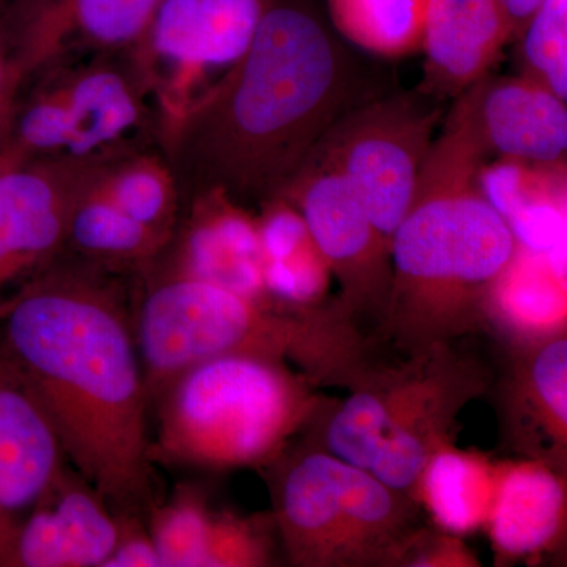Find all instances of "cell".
Wrapping results in <instances>:
<instances>
[{
  "instance_id": "12",
  "label": "cell",
  "mask_w": 567,
  "mask_h": 567,
  "mask_svg": "<svg viewBox=\"0 0 567 567\" xmlns=\"http://www.w3.org/2000/svg\"><path fill=\"white\" fill-rule=\"evenodd\" d=\"M121 516L63 461L14 536L9 567H103Z\"/></svg>"
},
{
  "instance_id": "9",
  "label": "cell",
  "mask_w": 567,
  "mask_h": 567,
  "mask_svg": "<svg viewBox=\"0 0 567 567\" xmlns=\"http://www.w3.org/2000/svg\"><path fill=\"white\" fill-rule=\"evenodd\" d=\"M303 215L320 252L339 282L336 298L347 319L377 323L390 300L391 245L377 229L363 200L344 175L306 164L281 194Z\"/></svg>"
},
{
  "instance_id": "8",
  "label": "cell",
  "mask_w": 567,
  "mask_h": 567,
  "mask_svg": "<svg viewBox=\"0 0 567 567\" xmlns=\"http://www.w3.org/2000/svg\"><path fill=\"white\" fill-rule=\"evenodd\" d=\"M445 111L417 89L377 93L341 115L306 164L344 175L391 245Z\"/></svg>"
},
{
  "instance_id": "5",
  "label": "cell",
  "mask_w": 567,
  "mask_h": 567,
  "mask_svg": "<svg viewBox=\"0 0 567 567\" xmlns=\"http://www.w3.org/2000/svg\"><path fill=\"white\" fill-rule=\"evenodd\" d=\"M315 386L303 372L262 354L194 364L152 401V464L265 468L327 404Z\"/></svg>"
},
{
  "instance_id": "1",
  "label": "cell",
  "mask_w": 567,
  "mask_h": 567,
  "mask_svg": "<svg viewBox=\"0 0 567 567\" xmlns=\"http://www.w3.org/2000/svg\"><path fill=\"white\" fill-rule=\"evenodd\" d=\"M55 259L0 301V349L39 399L66 462L115 513L145 516L155 502L151 402L133 303L115 274Z\"/></svg>"
},
{
  "instance_id": "7",
  "label": "cell",
  "mask_w": 567,
  "mask_h": 567,
  "mask_svg": "<svg viewBox=\"0 0 567 567\" xmlns=\"http://www.w3.org/2000/svg\"><path fill=\"white\" fill-rule=\"evenodd\" d=\"M276 536L298 567L410 566L427 532L421 503L317 445L270 465Z\"/></svg>"
},
{
  "instance_id": "16",
  "label": "cell",
  "mask_w": 567,
  "mask_h": 567,
  "mask_svg": "<svg viewBox=\"0 0 567 567\" xmlns=\"http://www.w3.org/2000/svg\"><path fill=\"white\" fill-rule=\"evenodd\" d=\"M565 476L528 458L496 466L486 527L499 559L535 557L561 540L566 527Z\"/></svg>"
},
{
  "instance_id": "3",
  "label": "cell",
  "mask_w": 567,
  "mask_h": 567,
  "mask_svg": "<svg viewBox=\"0 0 567 567\" xmlns=\"http://www.w3.org/2000/svg\"><path fill=\"white\" fill-rule=\"evenodd\" d=\"M487 162L464 130L445 121L421 166L391 244L393 281L379 327L402 354L488 324L492 289L517 241L481 188Z\"/></svg>"
},
{
  "instance_id": "24",
  "label": "cell",
  "mask_w": 567,
  "mask_h": 567,
  "mask_svg": "<svg viewBox=\"0 0 567 567\" xmlns=\"http://www.w3.org/2000/svg\"><path fill=\"white\" fill-rule=\"evenodd\" d=\"M89 186L134 221L173 238L178 208L177 178L173 169L151 156L100 162Z\"/></svg>"
},
{
  "instance_id": "26",
  "label": "cell",
  "mask_w": 567,
  "mask_h": 567,
  "mask_svg": "<svg viewBox=\"0 0 567 567\" xmlns=\"http://www.w3.org/2000/svg\"><path fill=\"white\" fill-rule=\"evenodd\" d=\"M213 513L207 498L181 486L164 502H153L145 525L162 567H204Z\"/></svg>"
},
{
  "instance_id": "20",
  "label": "cell",
  "mask_w": 567,
  "mask_h": 567,
  "mask_svg": "<svg viewBox=\"0 0 567 567\" xmlns=\"http://www.w3.org/2000/svg\"><path fill=\"white\" fill-rule=\"evenodd\" d=\"M200 0H158L136 44L141 69L158 95L166 130L192 104L196 81L197 11Z\"/></svg>"
},
{
  "instance_id": "14",
  "label": "cell",
  "mask_w": 567,
  "mask_h": 567,
  "mask_svg": "<svg viewBox=\"0 0 567 567\" xmlns=\"http://www.w3.org/2000/svg\"><path fill=\"white\" fill-rule=\"evenodd\" d=\"M164 271L275 305L264 286L256 216L221 188L196 193Z\"/></svg>"
},
{
  "instance_id": "29",
  "label": "cell",
  "mask_w": 567,
  "mask_h": 567,
  "mask_svg": "<svg viewBox=\"0 0 567 567\" xmlns=\"http://www.w3.org/2000/svg\"><path fill=\"white\" fill-rule=\"evenodd\" d=\"M274 535L271 516L241 517L230 511H215L204 567L270 566Z\"/></svg>"
},
{
  "instance_id": "22",
  "label": "cell",
  "mask_w": 567,
  "mask_h": 567,
  "mask_svg": "<svg viewBox=\"0 0 567 567\" xmlns=\"http://www.w3.org/2000/svg\"><path fill=\"white\" fill-rule=\"evenodd\" d=\"M496 466L454 446L439 451L425 466L417 499L435 524L451 535L486 527L496 484Z\"/></svg>"
},
{
  "instance_id": "6",
  "label": "cell",
  "mask_w": 567,
  "mask_h": 567,
  "mask_svg": "<svg viewBox=\"0 0 567 567\" xmlns=\"http://www.w3.org/2000/svg\"><path fill=\"white\" fill-rule=\"evenodd\" d=\"M488 385L486 365L453 342L398 364L371 360L347 382L344 401L324 404L315 417L322 450L417 499L429 461L454 446L457 416Z\"/></svg>"
},
{
  "instance_id": "13",
  "label": "cell",
  "mask_w": 567,
  "mask_h": 567,
  "mask_svg": "<svg viewBox=\"0 0 567 567\" xmlns=\"http://www.w3.org/2000/svg\"><path fill=\"white\" fill-rule=\"evenodd\" d=\"M65 456L32 388L0 349V567Z\"/></svg>"
},
{
  "instance_id": "19",
  "label": "cell",
  "mask_w": 567,
  "mask_h": 567,
  "mask_svg": "<svg viewBox=\"0 0 567 567\" xmlns=\"http://www.w3.org/2000/svg\"><path fill=\"white\" fill-rule=\"evenodd\" d=\"M566 287L547 252L517 244L492 289L488 324H498L513 344L566 331Z\"/></svg>"
},
{
  "instance_id": "4",
  "label": "cell",
  "mask_w": 567,
  "mask_h": 567,
  "mask_svg": "<svg viewBox=\"0 0 567 567\" xmlns=\"http://www.w3.org/2000/svg\"><path fill=\"white\" fill-rule=\"evenodd\" d=\"M133 327L151 404L185 369L224 354H262L297 364L316 385L344 386L372 350L336 305L290 311L164 270L133 301Z\"/></svg>"
},
{
  "instance_id": "28",
  "label": "cell",
  "mask_w": 567,
  "mask_h": 567,
  "mask_svg": "<svg viewBox=\"0 0 567 567\" xmlns=\"http://www.w3.org/2000/svg\"><path fill=\"white\" fill-rule=\"evenodd\" d=\"M522 74L567 99V0H543L522 33Z\"/></svg>"
},
{
  "instance_id": "18",
  "label": "cell",
  "mask_w": 567,
  "mask_h": 567,
  "mask_svg": "<svg viewBox=\"0 0 567 567\" xmlns=\"http://www.w3.org/2000/svg\"><path fill=\"white\" fill-rule=\"evenodd\" d=\"M51 92L65 121L66 162H100L106 148L140 125V100L115 70L91 66Z\"/></svg>"
},
{
  "instance_id": "11",
  "label": "cell",
  "mask_w": 567,
  "mask_h": 567,
  "mask_svg": "<svg viewBox=\"0 0 567 567\" xmlns=\"http://www.w3.org/2000/svg\"><path fill=\"white\" fill-rule=\"evenodd\" d=\"M513 347L496 386L503 439L514 453L566 475V331Z\"/></svg>"
},
{
  "instance_id": "27",
  "label": "cell",
  "mask_w": 567,
  "mask_h": 567,
  "mask_svg": "<svg viewBox=\"0 0 567 567\" xmlns=\"http://www.w3.org/2000/svg\"><path fill=\"white\" fill-rule=\"evenodd\" d=\"M274 0H200L197 11L196 81L229 70L251 47Z\"/></svg>"
},
{
  "instance_id": "17",
  "label": "cell",
  "mask_w": 567,
  "mask_h": 567,
  "mask_svg": "<svg viewBox=\"0 0 567 567\" xmlns=\"http://www.w3.org/2000/svg\"><path fill=\"white\" fill-rule=\"evenodd\" d=\"M480 185L518 245L537 252L566 245V159L498 158L481 167Z\"/></svg>"
},
{
  "instance_id": "15",
  "label": "cell",
  "mask_w": 567,
  "mask_h": 567,
  "mask_svg": "<svg viewBox=\"0 0 567 567\" xmlns=\"http://www.w3.org/2000/svg\"><path fill=\"white\" fill-rule=\"evenodd\" d=\"M513 28L498 0H431L425 14L423 81L417 91L445 103L492 73Z\"/></svg>"
},
{
  "instance_id": "2",
  "label": "cell",
  "mask_w": 567,
  "mask_h": 567,
  "mask_svg": "<svg viewBox=\"0 0 567 567\" xmlns=\"http://www.w3.org/2000/svg\"><path fill=\"white\" fill-rule=\"evenodd\" d=\"M309 0H274L248 51L167 130L174 169L235 203L281 196L341 115L377 95Z\"/></svg>"
},
{
  "instance_id": "25",
  "label": "cell",
  "mask_w": 567,
  "mask_h": 567,
  "mask_svg": "<svg viewBox=\"0 0 567 567\" xmlns=\"http://www.w3.org/2000/svg\"><path fill=\"white\" fill-rule=\"evenodd\" d=\"M158 0H58L41 20L37 33L54 29L78 32L100 48L136 47Z\"/></svg>"
},
{
  "instance_id": "31",
  "label": "cell",
  "mask_w": 567,
  "mask_h": 567,
  "mask_svg": "<svg viewBox=\"0 0 567 567\" xmlns=\"http://www.w3.org/2000/svg\"><path fill=\"white\" fill-rule=\"evenodd\" d=\"M20 76L21 70L17 63L7 61L0 51V145L6 141L13 121V95Z\"/></svg>"
},
{
  "instance_id": "30",
  "label": "cell",
  "mask_w": 567,
  "mask_h": 567,
  "mask_svg": "<svg viewBox=\"0 0 567 567\" xmlns=\"http://www.w3.org/2000/svg\"><path fill=\"white\" fill-rule=\"evenodd\" d=\"M121 533L103 567H162L148 535L145 516L122 514Z\"/></svg>"
},
{
  "instance_id": "32",
  "label": "cell",
  "mask_w": 567,
  "mask_h": 567,
  "mask_svg": "<svg viewBox=\"0 0 567 567\" xmlns=\"http://www.w3.org/2000/svg\"><path fill=\"white\" fill-rule=\"evenodd\" d=\"M498 2L506 11L507 20L513 28L514 40H518L543 0H498Z\"/></svg>"
},
{
  "instance_id": "21",
  "label": "cell",
  "mask_w": 567,
  "mask_h": 567,
  "mask_svg": "<svg viewBox=\"0 0 567 567\" xmlns=\"http://www.w3.org/2000/svg\"><path fill=\"white\" fill-rule=\"evenodd\" d=\"M91 177L92 174L71 210L65 246H74L85 262L111 274L126 268H152L163 256L171 237L134 221L93 192L89 186Z\"/></svg>"
},
{
  "instance_id": "23",
  "label": "cell",
  "mask_w": 567,
  "mask_h": 567,
  "mask_svg": "<svg viewBox=\"0 0 567 567\" xmlns=\"http://www.w3.org/2000/svg\"><path fill=\"white\" fill-rule=\"evenodd\" d=\"M431 0H328L331 24L354 47L385 59L423 50Z\"/></svg>"
},
{
  "instance_id": "10",
  "label": "cell",
  "mask_w": 567,
  "mask_h": 567,
  "mask_svg": "<svg viewBox=\"0 0 567 567\" xmlns=\"http://www.w3.org/2000/svg\"><path fill=\"white\" fill-rule=\"evenodd\" d=\"M446 121L461 126L488 159H566V102L524 74H486L457 96Z\"/></svg>"
}]
</instances>
